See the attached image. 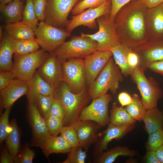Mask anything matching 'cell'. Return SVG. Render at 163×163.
<instances>
[{
    "label": "cell",
    "mask_w": 163,
    "mask_h": 163,
    "mask_svg": "<svg viewBox=\"0 0 163 163\" xmlns=\"http://www.w3.org/2000/svg\"><path fill=\"white\" fill-rule=\"evenodd\" d=\"M147 8L133 0L121 8L114 20L120 43L133 50L149 41L146 22Z\"/></svg>",
    "instance_id": "1"
},
{
    "label": "cell",
    "mask_w": 163,
    "mask_h": 163,
    "mask_svg": "<svg viewBox=\"0 0 163 163\" xmlns=\"http://www.w3.org/2000/svg\"><path fill=\"white\" fill-rule=\"evenodd\" d=\"M54 96L60 101L63 107L64 126H70L78 119L81 111L91 98L85 89L78 93H73L64 81L55 90Z\"/></svg>",
    "instance_id": "2"
},
{
    "label": "cell",
    "mask_w": 163,
    "mask_h": 163,
    "mask_svg": "<svg viewBox=\"0 0 163 163\" xmlns=\"http://www.w3.org/2000/svg\"><path fill=\"white\" fill-rule=\"evenodd\" d=\"M123 75L119 66L111 58L99 75L90 85L89 94L95 99L107 93L108 90L115 95L123 81Z\"/></svg>",
    "instance_id": "3"
},
{
    "label": "cell",
    "mask_w": 163,
    "mask_h": 163,
    "mask_svg": "<svg viewBox=\"0 0 163 163\" xmlns=\"http://www.w3.org/2000/svg\"><path fill=\"white\" fill-rule=\"evenodd\" d=\"M131 76L137 85L146 110L157 107L158 102L163 94L159 83L152 77L147 78L145 71L138 67L134 70Z\"/></svg>",
    "instance_id": "4"
},
{
    "label": "cell",
    "mask_w": 163,
    "mask_h": 163,
    "mask_svg": "<svg viewBox=\"0 0 163 163\" xmlns=\"http://www.w3.org/2000/svg\"><path fill=\"white\" fill-rule=\"evenodd\" d=\"M99 30L92 34L81 33V36L88 37L97 42V50H110L120 43L117 34L114 18L108 14L102 15L96 19Z\"/></svg>",
    "instance_id": "5"
},
{
    "label": "cell",
    "mask_w": 163,
    "mask_h": 163,
    "mask_svg": "<svg viewBox=\"0 0 163 163\" xmlns=\"http://www.w3.org/2000/svg\"><path fill=\"white\" fill-rule=\"evenodd\" d=\"M97 42L86 37L74 36L54 52L62 62L71 58H82L97 50Z\"/></svg>",
    "instance_id": "6"
},
{
    "label": "cell",
    "mask_w": 163,
    "mask_h": 163,
    "mask_svg": "<svg viewBox=\"0 0 163 163\" xmlns=\"http://www.w3.org/2000/svg\"><path fill=\"white\" fill-rule=\"evenodd\" d=\"M47 52L42 49L29 54L14 55L12 71L16 78L27 82L48 57Z\"/></svg>",
    "instance_id": "7"
},
{
    "label": "cell",
    "mask_w": 163,
    "mask_h": 163,
    "mask_svg": "<svg viewBox=\"0 0 163 163\" xmlns=\"http://www.w3.org/2000/svg\"><path fill=\"white\" fill-rule=\"evenodd\" d=\"M34 31L35 39L40 46L50 53L54 52L71 34L66 30L52 26L44 21L38 23Z\"/></svg>",
    "instance_id": "8"
},
{
    "label": "cell",
    "mask_w": 163,
    "mask_h": 163,
    "mask_svg": "<svg viewBox=\"0 0 163 163\" xmlns=\"http://www.w3.org/2000/svg\"><path fill=\"white\" fill-rule=\"evenodd\" d=\"M63 81L73 93H77L85 89L86 83L84 59L71 58L62 62Z\"/></svg>",
    "instance_id": "9"
},
{
    "label": "cell",
    "mask_w": 163,
    "mask_h": 163,
    "mask_svg": "<svg viewBox=\"0 0 163 163\" xmlns=\"http://www.w3.org/2000/svg\"><path fill=\"white\" fill-rule=\"evenodd\" d=\"M80 0H47L44 21L55 27L66 26L68 15Z\"/></svg>",
    "instance_id": "10"
},
{
    "label": "cell",
    "mask_w": 163,
    "mask_h": 163,
    "mask_svg": "<svg viewBox=\"0 0 163 163\" xmlns=\"http://www.w3.org/2000/svg\"><path fill=\"white\" fill-rule=\"evenodd\" d=\"M112 97L110 94H105L93 99L91 104L84 107L80 114L78 120H91L105 126L109 123L108 107Z\"/></svg>",
    "instance_id": "11"
},
{
    "label": "cell",
    "mask_w": 163,
    "mask_h": 163,
    "mask_svg": "<svg viewBox=\"0 0 163 163\" xmlns=\"http://www.w3.org/2000/svg\"><path fill=\"white\" fill-rule=\"evenodd\" d=\"M111 0H108L100 6L85 10L81 13L71 16L66 26V30L71 33L77 27L83 25L94 29L97 27L96 19L100 16L110 14Z\"/></svg>",
    "instance_id": "12"
},
{
    "label": "cell",
    "mask_w": 163,
    "mask_h": 163,
    "mask_svg": "<svg viewBox=\"0 0 163 163\" xmlns=\"http://www.w3.org/2000/svg\"><path fill=\"white\" fill-rule=\"evenodd\" d=\"M27 114L32 131L31 145L40 147L51 135L47 129L45 120L31 100H28Z\"/></svg>",
    "instance_id": "13"
},
{
    "label": "cell",
    "mask_w": 163,
    "mask_h": 163,
    "mask_svg": "<svg viewBox=\"0 0 163 163\" xmlns=\"http://www.w3.org/2000/svg\"><path fill=\"white\" fill-rule=\"evenodd\" d=\"M37 71L41 77L55 90L63 81L62 63L54 52L49 54Z\"/></svg>",
    "instance_id": "14"
},
{
    "label": "cell",
    "mask_w": 163,
    "mask_h": 163,
    "mask_svg": "<svg viewBox=\"0 0 163 163\" xmlns=\"http://www.w3.org/2000/svg\"><path fill=\"white\" fill-rule=\"evenodd\" d=\"M113 56L110 50H96L84 58V68L86 83L90 85Z\"/></svg>",
    "instance_id": "15"
},
{
    "label": "cell",
    "mask_w": 163,
    "mask_h": 163,
    "mask_svg": "<svg viewBox=\"0 0 163 163\" xmlns=\"http://www.w3.org/2000/svg\"><path fill=\"white\" fill-rule=\"evenodd\" d=\"M133 50L139 58L138 67L145 72L150 64L163 59V40H149Z\"/></svg>",
    "instance_id": "16"
},
{
    "label": "cell",
    "mask_w": 163,
    "mask_h": 163,
    "mask_svg": "<svg viewBox=\"0 0 163 163\" xmlns=\"http://www.w3.org/2000/svg\"><path fill=\"white\" fill-rule=\"evenodd\" d=\"M145 19L149 40H163V3L147 8Z\"/></svg>",
    "instance_id": "17"
},
{
    "label": "cell",
    "mask_w": 163,
    "mask_h": 163,
    "mask_svg": "<svg viewBox=\"0 0 163 163\" xmlns=\"http://www.w3.org/2000/svg\"><path fill=\"white\" fill-rule=\"evenodd\" d=\"M71 125L77 133L80 145L86 151L97 140L96 133L101 127L94 121L78 119Z\"/></svg>",
    "instance_id": "18"
},
{
    "label": "cell",
    "mask_w": 163,
    "mask_h": 163,
    "mask_svg": "<svg viewBox=\"0 0 163 163\" xmlns=\"http://www.w3.org/2000/svg\"><path fill=\"white\" fill-rule=\"evenodd\" d=\"M28 91L27 82L15 78L7 86L0 90V101L2 108L11 107L19 98L27 95Z\"/></svg>",
    "instance_id": "19"
},
{
    "label": "cell",
    "mask_w": 163,
    "mask_h": 163,
    "mask_svg": "<svg viewBox=\"0 0 163 163\" xmlns=\"http://www.w3.org/2000/svg\"><path fill=\"white\" fill-rule=\"evenodd\" d=\"M135 124L117 126L108 123V127L104 131L103 137L96 144L94 149L95 155L99 156L103 151L107 150L109 143L113 139L119 140L128 133L133 129Z\"/></svg>",
    "instance_id": "20"
},
{
    "label": "cell",
    "mask_w": 163,
    "mask_h": 163,
    "mask_svg": "<svg viewBox=\"0 0 163 163\" xmlns=\"http://www.w3.org/2000/svg\"><path fill=\"white\" fill-rule=\"evenodd\" d=\"M40 148L45 156L48 158L52 153H69L72 147L61 135H51Z\"/></svg>",
    "instance_id": "21"
},
{
    "label": "cell",
    "mask_w": 163,
    "mask_h": 163,
    "mask_svg": "<svg viewBox=\"0 0 163 163\" xmlns=\"http://www.w3.org/2000/svg\"><path fill=\"white\" fill-rule=\"evenodd\" d=\"M27 82L28 91L27 96L28 99L38 94L54 95L55 90L41 77L37 71Z\"/></svg>",
    "instance_id": "22"
},
{
    "label": "cell",
    "mask_w": 163,
    "mask_h": 163,
    "mask_svg": "<svg viewBox=\"0 0 163 163\" xmlns=\"http://www.w3.org/2000/svg\"><path fill=\"white\" fill-rule=\"evenodd\" d=\"M13 54L12 38L7 34L2 38L0 43V71L12 70L13 63L12 60Z\"/></svg>",
    "instance_id": "23"
},
{
    "label": "cell",
    "mask_w": 163,
    "mask_h": 163,
    "mask_svg": "<svg viewBox=\"0 0 163 163\" xmlns=\"http://www.w3.org/2000/svg\"><path fill=\"white\" fill-rule=\"evenodd\" d=\"M23 1L15 0L6 4H0V11L7 24L21 21L23 11Z\"/></svg>",
    "instance_id": "24"
},
{
    "label": "cell",
    "mask_w": 163,
    "mask_h": 163,
    "mask_svg": "<svg viewBox=\"0 0 163 163\" xmlns=\"http://www.w3.org/2000/svg\"><path fill=\"white\" fill-rule=\"evenodd\" d=\"M132 50L121 43L110 50L112 53L115 63L125 77L131 75L134 70L129 66L127 60L128 54Z\"/></svg>",
    "instance_id": "25"
},
{
    "label": "cell",
    "mask_w": 163,
    "mask_h": 163,
    "mask_svg": "<svg viewBox=\"0 0 163 163\" xmlns=\"http://www.w3.org/2000/svg\"><path fill=\"white\" fill-rule=\"evenodd\" d=\"M5 29L7 34L16 40L33 39L35 34L34 30L21 21L7 24Z\"/></svg>",
    "instance_id": "26"
},
{
    "label": "cell",
    "mask_w": 163,
    "mask_h": 163,
    "mask_svg": "<svg viewBox=\"0 0 163 163\" xmlns=\"http://www.w3.org/2000/svg\"><path fill=\"white\" fill-rule=\"evenodd\" d=\"M142 120L148 134L163 129V112L157 107L147 110Z\"/></svg>",
    "instance_id": "27"
},
{
    "label": "cell",
    "mask_w": 163,
    "mask_h": 163,
    "mask_svg": "<svg viewBox=\"0 0 163 163\" xmlns=\"http://www.w3.org/2000/svg\"><path fill=\"white\" fill-rule=\"evenodd\" d=\"M10 129L5 140L6 145L14 158L20 151L21 145L19 129L14 119L10 123Z\"/></svg>",
    "instance_id": "28"
},
{
    "label": "cell",
    "mask_w": 163,
    "mask_h": 163,
    "mask_svg": "<svg viewBox=\"0 0 163 163\" xmlns=\"http://www.w3.org/2000/svg\"><path fill=\"white\" fill-rule=\"evenodd\" d=\"M136 154L135 150L130 149L128 147L117 146L103 152L98 156L96 162L98 163H112L120 156H133Z\"/></svg>",
    "instance_id": "29"
},
{
    "label": "cell",
    "mask_w": 163,
    "mask_h": 163,
    "mask_svg": "<svg viewBox=\"0 0 163 163\" xmlns=\"http://www.w3.org/2000/svg\"><path fill=\"white\" fill-rule=\"evenodd\" d=\"M110 123L116 125L135 124L136 120L127 112L126 108L118 107L116 102L113 103L110 111Z\"/></svg>",
    "instance_id": "30"
},
{
    "label": "cell",
    "mask_w": 163,
    "mask_h": 163,
    "mask_svg": "<svg viewBox=\"0 0 163 163\" xmlns=\"http://www.w3.org/2000/svg\"><path fill=\"white\" fill-rule=\"evenodd\" d=\"M12 43L14 55L16 56L35 52L39 50L40 46L35 38L27 40H16L12 38Z\"/></svg>",
    "instance_id": "31"
},
{
    "label": "cell",
    "mask_w": 163,
    "mask_h": 163,
    "mask_svg": "<svg viewBox=\"0 0 163 163\" xmlns=\"http://www.w3.org/2000/svg\"><path fill=\"white\" fill-rule=\"evenodd\" d=\"M54 99L53 95L38 94L28 100H31L35 103L40 115L45 120L50 116V110Z\"/></svg>",
    "instance_id": "32"
},
{
    "label": "cell",
    "mask_w": 163,
    "mask_h": 163,
    "mask_svg": "<svg viewBox=\"0 0 163 163\" xmlns=\"http://www.w3.org/2000/svg\"><path fill=\"white\" fill-rule=\"evenodd\" d=\"M133 102L126 106V110L135 120L141 121L145 113L146 109L139 96L134 94L132 96Z\"/></svg>",
    "instance_id": "33"
},
{
    "label": "cell",
    "mask_w": 163,
    "mask_h": 163,
    "mask_svg": "<svg viewBox=\"0 0 163 163\" xmlns=\"http://www.w3.org/2000/svg\"><path fill=\"white\" fill-rule=\"evenodd\" d=\"M38 20L34 8L33 0H26L21 21L34 30L38 24Z\"/></svg>",
    "instance_id": "34"
},
{
    "label": "cell",
    "mask_w": 163,
    "mask_h": 163,
    "mask_svg": "<svg viewBox=\"0 0 163 163\" xmlns=\"http://www.w3.org/2000/svg\"><path fill=\"white\" fill-rule=\"evenodd\" d=\"M86 151H83L82 147L78 146L72 147L66 158L62 163H84L86 158Z\"/></svg>",
    "instance_id": "35"
},
{
    "label": "cell",
    "mask_w": 163,
    "mask_h": 163,
    "mask_svg": "<svg viewBox=\"0 0 163 163\" xmlns=\"http://www.w3.org/2000/svg\"><path fill=\"white\" fill-rule=\"evenodd\" d=\"M108 0H81L74 6L71 12L73 15L78 14L86 9L97 7Z\"/></svg>",
    "instance_id": "36"
},
{
    "label": "cell",
    "mask_w": 163,
    "mask_h": 163,
    "mask_svg": "<svg viewBox=\"0 0 163 163\" xmlns=\"http://www.w3.org/2000/svg\"><path fill=\"white\" fill-rule=\"evenodd\" d=\"M163 145V129L149 134L146 145L147 150L156 151Z\"/></svg>",
    "instance_id": "37"
},
{
    "label": "cell",
    "mask_w": 163,
    "mask_h": 163,
    "mask_svg": "<svg viewBox=\"0 0 163 163\" xmlns=\"http://www.w3.org/2000/svg\"><path fill=\"white\" fill-rule=\"evenodd\" d=\"M47 129L50 134L53 136H58L64 126L63 121L55 116L50 115L45 120Z\"/></svg>",
    "instance_id": "38"
},
{
    "label": "cell",
    "mask_w": 163,
    "mask_h": 163,
    "mask_svg": "<svg viewBox=\"0 0 163 163\" xmlns=\"http://www.w3.org/2000/svg\"><path fill=\"white\" fill-rule=\"evenodd\" d=\"M35 156V153L28 145H24L14 158L15 163H32Z\"/></svg>",
    "instance_id": "39"
},
{
    "label": "cell",
    "mask_w": 163,
    "mask_h": 163,
    "mask_svg": "<svg viewBox=\"0 0 163 163\" xmlns=\"http://www.w3.org/2000/svg\"><path fill=\"white\" fill-rule=\"evenodd\" d=\"M60 134L72 147L80 145L77 133L72 125L64 126Z\"/></svg>",
    "instance_id": "40"
},
{
    "label": "cell",
    "mask_w": 163,
    "mask_h": 163,
    "mask_svg": "<svg viewBox=\"0 0 163 163\" xmlns=\"http://www.w3.org/2000/svg\"><path fill=\"white\" fill-rule=\"evenodd\" d=\"M11 107L5 109L4 113L0 117V144L2 145L5 141L7 136L8 128L10 127L9 123V117Z\"/></svg>",
    "instance_id": "41"
},
{
    "label": "cell",
    "mask_w": 163,
    "mask_h": 163,
    "mask_svg": "<svg viewBox=\"0 0 163 163\" xmlns=\"http://www.w3.org/2000/svg\"><path fill=\"white\" fill-rule=\"evenodd\" d=\"M47 0H33L34 10L38 20L44 21Z\"/></svg>",
    "instance_id": "42"
},
{
    "label": "cell",
    "mask_w": 163,
    "mask_h": 163,
    "mask_svg": "<svg viewBox=\"0 0 163 163\" xmlns=\"http://www.w3.org/2000/svg\"><path fill=\"white\" fill-rule=\"evenodd\" d=\"M16 78L14 74L11 71H0V91L8 85Z\"/></svg>",
    "instance_id": "43"
},
{
    "label": "cell",
    "mask_w": 163,
    "mask_h": 163,
    "mask_svg": "<svg viewBox=\"0 0 163 163\" xmlns=\"http://www.w3.org/2000/svg\"><path fill=\"white\" fill-rule=\"evenodd\" d=\"M50 115L57 117L63 121L64 117L65 112L63 106L60 101L55 98L50 110Z\"/></svg>",
    "instance_id": "44"
},
{
    "label": "cell",
    "mask_w": 163,
    "mask_h": 163,
    "mask_svg": "<svg viewBox=\"0 0 163 163\" xmlns=\"http://www.w3.org/2000/svg\"><path fill=\"white\" fill-rule=\"evenodd\" d=\"M110 15L114 18L119 10L133 0H111Z\"/></svg>",
    "instance_id": "45"
},
{
    "label": "cell",
    "mask_w": 163,
    "mask_h": 163,
    "mask_svg": "<svg viewBox=\"0 0 163 163\" xmlns=\"http://www.w3.org/2000/svg\"><path fill=\"white\" fill-rule=\"evenodd\" d=\"M127 60L129 66L132 69L134 70L138 66L139 58L138 55L133 50L128 54Z\"/></svg>",
    "instance_id": "46"
},
{
    "label": "cell",
    "mask_w": 163,
    "mask_h": 163,
    "mask_svg": "<svg viewBox=\"0 0 163 163\" xmlns=\"http://www.w3.org/2000/svg\"><path fill=\"white\" fill-rule=\"evenodd\" d=\"M0 163H14V158L9 152L7 146L3 148L1 154Z\"/></svg>",
    "instance_id": "47"
},
{
    "label": "cell",
    "mask_w": 163,
    "mask_h": 163,
    "mask_svg": "<svg viewBox=\"0 0 163 163\" xmlns=\"http://www.w3.org/2000/svg\"><path fill=\"white\" fill-rule=\"evenodd\" d=\"M118 100L122 107L127 106L133 101L132 97L126 92H120L118 96Z\"/></svg>",
    "instance_id": "48"
},
{
    "label": "cell",
    "mask_w": 163,
    "mask_h": 163,
    "mask_svg": "<svg viewBox=\"0 0 163 163\" xmlns=\"http://www.w3.org/2000/svg\"><path fill=\"white\" fill-rule=\"evenodd\" d=\"M148 69L154 72L163 75V59L151 63Z\"/></svg>",
    "instance_id": "49"
},
{
    "label": "cell",
    "mask_w": 163,
    "mask_h": 163,
    "mask_svg": "<svg viewBox=\"0 0 163 163\" xmlns=\"http://www.w3.org/2000/svg\"><path fill=\"white\" fill-rule=\"evenodd\" d=\"M144 157L145 161L147 163H160L156 156L155 151L147 150Z\"/></svg>",
    "instance_id": "50"
},
{
    "label": "cell",
    "mask_w": 163,
    "mask_h": 163,
    "mask_svg": "<svg viewBox=\"0 0 163 163\" xmlns=\"http://www.w3.org/2000/svg\"><path fill=\"white\" fill-rule=\"evenodd\" d=\"M147 8L155 7L163 3V0H137Z\"/></svg>",
    "instance_id": "51"
},
{
    "label": "cell",
    "mask_w": 163,
    "mask_h": 163,
    "mask_svg": "<svg viewBox=\"0 0 163 163\" xmlns=\"http://www.w3.org/2000/svg\"><path fill=\"white\" fill-rule=\"evenodd\" d=\"M156 157L160 163H163V145L155 151Z\"/></svg>",
    "instance_id": "52"
},
{
    "label": "cell",
    "mask_w": 163,
    "mask_h": 163,
    "mask_svg": "<svg viewBox=\"0 0 163 163\" xmlns=\"http://www.w3.org/2000/svg\"><path fill=\"white\" fill-rule=\"evenodd\" d=\"M15 0H0V4H6L11 1ZM23 1L24 0H20Z\"/></svg>",
    "instance_id": "53"
},
{
    "label": "cell",
    "mask_w": 163,
    "mask_h": 163,
    "mask_svg": "<svg viewBox=\"0 0 163 163\" xmlns=\"http://www.w3.org/2000/svg\"><path fill=\"white\" fill-rule=\"evenodd\" d=\"M2 27H0V40H2Z\"/></svg>",
    "instance_id": "54"
}]
</instances>
